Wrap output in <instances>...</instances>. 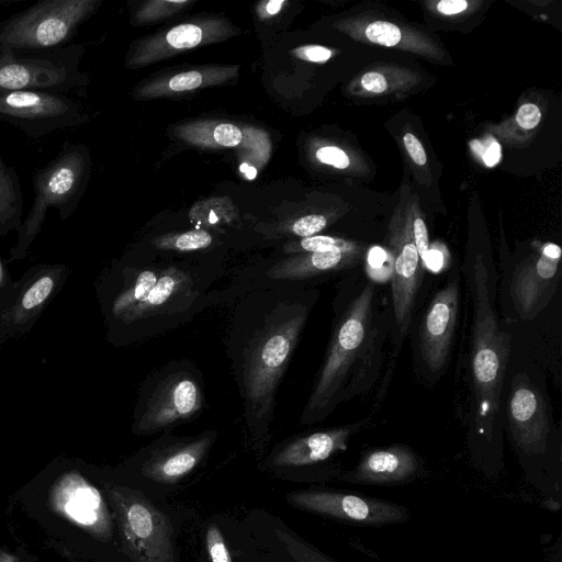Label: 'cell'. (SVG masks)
Listing matches in <instances>:
<instances>
[{"label": "cell", "mask_w": 562, "mask_h": 562, "mask_svg": "<svg viewBox=\"0 0 562 562\" xmlns=\"http://www.w3.org/2000/svg\"><path fill=\"white\" fill-rule=\"evenodd\" d=\"M238 66H203L149 80L133 91L136 100L176 97L184 92L218 86L237 76Z\"/></svg>", "instance_id": "d6986e66"}, {"label": "cell", "mask_w": 562, "mask_h": 562, "mask_svg": "<svg viewBox=\"0 0 562 562\" xmlns=\"http://www.w3.org/2000/svg\"><path fill=\"white\" fill-rule=\"evenodd\" d=\"M307 312L273 317L266 323L247 362L245 391L252 417L263 418L271 409L274 390L291 357Z\"/></svg>", "instance_id": "5b68a950"}, {"label": "cell", "mask_w": 562, "mask_h": 562, "mask_svg": "<svg viewBox=\"0 0 562 562\" xmlns=\"http://www.w3.org/2000/svg\"><path fill=\"white\" fill-rule=\"evenodd\" d=\"M316 159L323 164L334 166L338 169H345L350 161L347 154L335 146L321 147L316 151Z\"/></svg>", "instance_id": "836d02e7"}, {"label": "cell", "mask_w": 562, "mask_h": 562, "mask_svg": "<svg viewBox=\"0 0 562 562\" xmlns=\"http://www.w3.org/2000/svg\"><path fill=\"white\" fill-rule=\"evenodd\" d=\"M173 134L181 140L201 148H232L248 144L269 154V140L265 133L241 127L229 122L195 121L176 126Z\"/></svg>", "instance_id": "ac0fdd59"}, {"label": "cell", "mask_w": 562, "mask_h": 562, "mask_svg": "<svg viewBox=\"0 0 562 562\" xmlns=\"http://www.w3.org/2000/svg\"><path fill=\"white\" fill-rule=\"evenodd\" d=\"M13 282L10 271L0 256V299L12 288Z\"/></svg>", "instance_id": "b9f144b4"}, {"label": "cell", "mask_w": 562, "mask_h": 562, "mask_svg": "<svg viewBox=\"0 0 562 562\" xmlns=\"http://www.w3.org/2000/svg\"><path fill=\"white\" fill-rule=\"evenodd\" d=\"M286 4V0L261 1L256 5V13L260 20L265 21L277 15Z\"/></svg>", "instance_id": "f35d334b"}, {"label": "cell", "mask_w": 562, "mask_h": 562, "mask_svg": "<svg viewBox=\"0 0 562 562\" xmlns=\"http://www.w3.org/2000/svg\"><path fill=\"white\" fill-rule=\"evenodd\" d=\"M367 38L378 45L392 47L402 40L400 27L387 21L371 22L364 31Z\"/></svg>", "instance_id": "f546056e"}, {"label": "cell", "mask_w": 562, "mask_h": 562, "mask_svg": "<svg viewBox=\"0 0 562 562\" xmlns=\"http://www.w3.org/2000/svg\"><path fill=\"white\" fill-rule=\"evenodd\" d=\"M192 3V0H149L136 10L132 21L136 25L153 23L170 18Z\"/></svg>", "instance_id": "4316f807"}, {"label": "cell", "mask_w": 562, "mask_h": 562, "mask_svg": "<svg viewBox=\"0 0 562 562\" xmlns=\"http://www.w3.org/2000/svg\"><path fill=\"white\" fill-rule=\"evenodd\" d=\"M240 30L221 16H199L143 37L131 46L125 66L135 69L194 47L225 41Z\"/></svg>", "instance_id": "8fae6325"}, {"label": "cell", "mask_w": 562, "mask_h": 562, "mask_svg": "<svg viewBox=\"0 0 562 562\" xmlns=\"http://www.w3.org/2000/svg\"><path fill=\"white\" fill-rule=\"evenodd\" d=\"M100 0H42L0 23V52L34 54L67 46Z\"/></svg>", "instance_id": "277c9868"}, {"label": "cell", "mask_w": 562, "mask_h": 562, "mask_svg": "<svg viewBox=\"0 0 562 562\" xmlns=\"http://www.w3.org/2000/svg\"><path fill=\"white\" fill-rule=\"evenodd\" d=\"M547 562H562V536L559 535L555 541L547 551Z\"/></svg>", "instance_id": "7bdbcfd3"}, {"label": "cell", "mask_w": 562, "mask_h": 562, "mask_svg": "<svg viewBox=\"0 0 562 562\" xmlns=\"http://www.w3.org/2000/svg\"><path fill=\"white\" fill-rule=\"evenodd\" d=\"M65 263H37L0 299V342L30 333L70 274Z\"/></svg>", "instance_id": "ba28073f"}, {"label": "cell", "mask_w": 562, "mask_h": 562, "mask_svg": "<svg viewBox=\"0 0 562 562\" xmlns=\"http://www.w3.org/2000/svg\"><path fill=\"white\" fill-rule=\"evenodd\" d=\"M212 241V235L207 231L196 228L183 233L157 236L151 240V244L157 249L162 250L193 251L207 248Z\"/></svg>", "instance_id": "484cf974"}, {"label": "cell", "mask_w": 562, "mask_h": 562, "mask_svg": "<svg viewBox=\"0 0 562 562\" xmlns=\"http://www.w3.org/2000/svg\"><path fill=\"white\" fill-rule=\"evenodd\" d=\"M327 217L322 214H307L290 223L286 231L297 237H310L324 229Z\"/></svg>", "instance_id": "4dcf8cb0"}, {"label": "cell", "mask_w": 562, "mask_h": 562, "mask_svg": "<svg viewBox=\"0 0 562 562\" xmlns=\"http://www.w3.org/2000/svg\"><path fill=\"white\" fill-rule=\"evenodd\" d=\"M413 238L419 257L426 266V257L429 251V240L427 227L420 217H416L413 222Z\"/></svg>", "instance_id": "e575fe53"}, {"label": "cell", "mask_w": 562, "mask_h": 562, "mask_svg": "<svg viewBox=\"0 0 562 562\" xmlns=\"http://www.w3.org/2000/svg\"><path fill=\"white\" fill-rule=\"evenodd\" d=\"M53 501L61 514L92 535L111 537L112 521L102 496L77 472H68L57 481Z\"/></svg>", "instance_id": "9a60e30c"}, {"label": "cell", "mask_w": 562, "mask_h": 562, "mask_svg": "<svg viewBox=\"0 0 562 562\" xmlns=\"http://www.w3.org/2000/svg\"><path fill=\"white\" fill-rule=\"evenodd\" d=\"M189 277L181 270L170 268L165 270L147 295L130 308L119 322L131 323L153 314L166 305L178 292L189 289Z\"/></svg>", "instance_id": "7402d4cb"}, {"label": "cell", "mask_w": 562, "mask_h": 562, "mask_svg": "<svg viewBox=\"0 0 562 562\" xmlns=\"http://www.w3.org/2000/svg\"><path fill=\"white\" fill-rule=\"evenodd\" d=\"M128 555L135 562H175L169 517L138 491L108 488Z\"/></svg>", "instance_id": "8992f818"}, {"label": "cell", "mask_w": 562, "mask_h": 562, "mask_svg": "<svg viewBox=\"0 0 562 562\" xmlns=\"http://www.w3.org/2000/svg\"><path fill=\"white\" fill-rule=\"evenodd\" d=\"M201 405V391L193 379L188 375L169 378L149 400L137 427L142 431L162 429L192 417Z\"/></svg>", "instance_id": "2e32d148"}, {"label": "cell", "mask_w": 562, "mask_h": 562, "mask_svg": "<svg viewBox=\"0 0 562 562\" xmlns=\"http://www.w3.org/2000/svg\"><path fill=\"white\" fill-rule=\"evenodd\" d=\"M357 246L355 243L346 241L340 238L314 235L300 240L290 241L284 246V251L288 254H302L319 250H328L334 248H351Z\"/></svg>", "instance_id": "83f0119b"}, {"label": "cell", "mask_w": 562, "mask_h": 562, "mask_svg": "<svg viewBox=\"0 0 562 562\" xmlns=\"http://www.w3.org/2000/svg\"><path fill=\"white\" fill-rule=\"evenodd\" d=\"M10 2H11V0H0V7H1L2 4L10 3Z\"/></svg>", "instance_id": "f6af8a7d"}, {"label": "cell", "mask_w": 562, "mask_h": 562, "mask_svg": "<svg viewBox=\"0 0 562 562\" xmlns=\"http://www.w3.org/2000/svg\"><path fill=\"white\" fill-rule=\"evenodd\" d=\"M541 120V112L536 104H522L516 114V122L525 130L535 128Z\"/></svg>", "instance_id": "d590c367"}, {"label": "cell", "mask_w": 562, "mask_h": 562, "mask_svg": "<svg viewBox=\"0 0 562 562\" xmlns=\"http://www.w3.org/2000/svg\"><path fill=\"white\" fill-rule=\"evenodd\" d=\"M279 539L282 541L290 555L297 562H338L325 553L318 551L296 536L286 531H277Z\"/></svg>", "instance_id": "f1b7e54d"}, {"label": "cell", "mask_w": 562, "mask_h": 562, "mask_svg": "<svg viewBox=\"0 0 562 562\" xmlns=\"http://www.w3.org/2000/svg\"><path fill=\"white\" fill-rule=\"evenodd\" d=\"M468 8L465 0H441L437 4V10L446 15H452L464 11Z\"/></svg>", "instance_id": "ab89813d"}, {"label": "cell", "mask_w": 562, "mask_h": 562, "mask_svg": "<svg viewBox=\"0 0 562 562\" xmlns=\"http://www.w3.org/2000/svg\"><path fill=\"white\" fill-rule=\"evenodd\" d=\"M159 276L154 270H144L137 274L134 282L124 288L112 300L109 314L113 319L120 318L134 305L140 302L157 282Z\"/></svg>", "instance_id": "cb8c5ba5"}, {"label": "cell", "mask_w": 562, "mask_h": 562, "mask_svg": "<svg viewBox=\"0 0 562 562\" xmlns=\"http://www.w3.org/2000/svg\"><path fill=\"white\" fill-rule=\"evenodd\" d=\"M403 142L412 160L418 166L426 165L427 155L419 139L414 134L406 133L403 136Z\"/></svg>", "instance_id": "8d00e7d4"}, {"label": "cell", "mask_w": 562, "mask_h": 562, "mask_svg": "<svg viewBox=\"0 0 562 562\" xmlns=\"http://www.w3.org/2000/svg\"><path fill=\"white\" fill-rule=\"evenodd\" d=\"M482 158L484 164L487 167L495 166L499 159H501V146L497 142L493 140L487 148L485 149L484 154H482Z\"/></svg>", "instance_id": "60d3db41"}, {"label": "cell", "mask_w": 562, "mask_h": 562, "mask_svg": "<svg viewBox=\"0 0 562 562\" xmlns=\"http://www.w3.org/2000/svg\"><path fill=\"white\" fill-rule=\"evenodd\" d=\"M87 114L66 93L44 90L0 91V121L32 138L83 124Z\"/></svg>", "instance_id": "9c48e42d"}, {"label": "cell", "mask_w": 562, "mask_h": 562, "mask_svg": "<svg viewBox=\"0 0 562 562\" xmlns=\"http://www.w3.org/2000/svg\"><path fill=\"white\" fill-rule=\"evenodd\" d=\"M2 346H3V345L0 342V351H1V349H2Z\"/></svg>", "instance_id": "bcb514c9"}, {"label": "cell", "mask_w": 562, "mask_h": 562, "mask_svg": "<svg viewBox=\"0 0 562 562\" xmlns=\"http://www.w3.org/2000/svg\"><path fill=\"white\" fill-rule=\"evenodd\" d=\"M205 541L212 562H233L224 537L216 525H210L206 531Z\"/></svg>", "instance_id": "1f68e13d"}, {"label": "cell", "mask_w": 562, "mask_h": 562, "mask_svg": "<svg viewBox=\"0 0 562 562\" xmlns=\"http://www.w3.org/2000/svg\"><path fill=\"white\" fill-rule=\"evenodd\" d=\"M459 307V281L453 278L430 301L419 327V351L426 367L436 373L448 359Z\"/></svg>", "instance_id": "4fadbf2b"}, {"label": "cell", "mask_w": 562, "mask_h": 562, "mask_svg": "<svg viewBox=\"0 0 562 562\" xmlns=\"http://www.w3.org/2000/svg\"><path fill=\"white\" fill-rule=\"evenodd\" d=\"M85 47H65L34 54L0 52V91L44 90L68 93L87 83L79 69Z\"/></svg>", "instance_id": "52a82bcc"}, {"label": "cell", "mask_w": 562, "mask_h": 562, "mask_svg": "<svg viewBox=\"0 0 562 562\" xmlns=\"http://www.w3.org/2000/svg\"><path fill=\"white\" fill-rule=\"evenodd\" d=\"M362 87L370 92L373 93H382L387 88V82L385 77L378 71H369L366 72L361 77Z\"/></svg>", "instance_id": "74e56055"}, {"label": "cell", "mask_w": 562, "mask_h": 562, "mask_svg": "<svg viewBox=\"0 0 562 562\" xmlns=\"http://www.w3.org/2000/svg\"><path fill=\"white\" fill-rule=\"evenodd\" d=\"M288 502L299 509L356 526L381 527L406 522V507L350 491L305 490L290 493Z\"/></svg>", "instance_id": "30bf717a"}, {"label": "cell", "mask_w": 562, "mask_h": 562, "mask_svg": "<svg viewBox=\"0 0 562 562\" xmlns=\"http://www.w3.org/2000/svg\"><path fill=\"white\" fill-rule=\"evenodd\" d=\"M423 473L416 452L405 445H392L367 451L340 480L361 485L390 486L415 481Z\"/></svg>", "instance_id": "5bb4252c"}, {"label": "cell", "mask_w": 562, "mask_h": 562, "mask_svg": "<svg viewBox=\"0 0 562 562\" xmlns=\"http://www.w3.org/2000/svg\"><path fill=\"white\" fill-rule=\"evenodd\" d=\"M561 248L547 243L512 273L509 297L520 319L531 321L548 305L560 282Z\"/></svg>", "instance_id": "7c38bea8"}, {"label": "cell", "mask_w": 562, "mask_h": 562, "mask_svg": "<svg viewBox=\"0 0 562 562\" xmlns=\"http://www.w3.org/2000/svg\"><path fill=\"white\" fill-rule=\"evenodd\" d=\"M291 54L301 60L311 63H325L333 56L329 48L319 45L300 46L291 50Z\"/></svg>", "instance_id": "d6a6232c"}, {"label": "cell", "mask_w": 562, "mask_h": 562, "mask_svg": "<svg viewBox=\"0 0 562 562\" xmlns=\"http://www.w3.org/2000/svg\"><path fill=\"white\" fill-rule=\"evenodd\" d=\"M374 288L372 282L367 283L342 314L302 415L303 423L323 419L341 401L346 380L369 346Z\"/></svg>", "instance_id": "3957f363"}, {"label": "cell", "mask_w": 562, "mask_h": 562, "mask_svg": "<svg viewBox=\"0 0 562 562\" xmlns=\"http://www.w3.org/2000/svg\"><path fill=\"white\" fill-rule=\"evenodd\" d=\"M211 443L212 436L207 435L169 449L146 463L144 475L159 483H176L196 468Z\"/></svg>", "instance_id": "44dd1931"}, {"label": "cell", "mask_w": 562, "mask_h": 562, "mask_svg": "<svg viewBox=\"0 0 562 562\" xmlns=\"http://www.w3.org/2000/svg\"><path fill=\"white\" fill-rule=\"evenodd\" d=\"M236 214V209L227 198H212L195 203L189 217L192 223L200 226H217L229 223Z\"/></svg>", "instance_id": "d4e9b609"}, {"label": "cell", "mask_w": 562, "mask_h": 562, "mask_svg": "<svg viewBox=\"0 0 562 562\" xmlns=\"http://www.w3.org/2000/svg\"><path fill=\"white\" fill-rule=\"evenodd\" d=\"M91 158L80 143L65 142L58 154L45 167L33 173L34 199L29 214L16 231V241L9 261L22 260L40 234L47 211L57 210L66 221L77 209L88 184Z\"/></svg>", "instance_id": "7a4b0ae2"}, {"label": "cell", "mask_w": 562, "mask_h": 562, "mask_svg": "<svg viewBox=\"0 0 562 562\" xmlns=\"http://www.w3.org/2000/svg\"><path fill=\"white\" fill-rule=\"evenodd\" d=\"M0 562H22L15 555H12L5 551L0 550Z\"/></svg>", "instance_id": "ee69618b"}, {"label": "cell", "mask_w": 562, "mask_h": 562, "mask_svg": "<svg viewBox=\"0 0 562 562\" xmlns=\"http://www.w3.org/2000/svg\"><path fill=\"white\" fill-rule=\"evenodd\" d=\"M361 257L360 247L334 248L294 254L277 262L268 276L277 280H300L353 266Z\"/></svg>", "instance_id": "ffe728a7"}, {"label": "cell", "mask_w": 562, "mask_h": 562, "mask_svg": "<svg viewBox=\"0 0 562 562\" xmlns=\"http://www.w3.org/2000/svg\"><path fill=\"white\" fill-rule=\"evenodd\" d=\"M364 426V422L316 431L299 437L273 457L272 463L277 467H306L316 465L331 459L348 448L350 438Z\"/></svg>", "instance_id": "e0dca14e"}, {"label": "cell", "mask_w": 562, "mask_h": 562, "mask_svg": "<svg viewBox=\"0 0 562 562\" xmlns=\"http://www.w3.org/2000/svg\"><path fill=\"white\" fill-rule=\"evenodd\" d=\"M23 194L16 170L0 156V237L18 231L23 218Z\"/></svg>", "instance_id": "603a6c76"}, {"label": "cell", "mask_w": 562, "mask_h": 562, "mask_svg": "<svg viewBox=\"0 0 562 562\" xmlns=\"http://www.w3.org/2000/svg\"><path fill=\"white\" fill-rule=\"evenodd\" d=\"M473 301L471 374L474 426L471 456L490 477L503 467V443L496 419L509 358V336L499 327L495 310V274L479 257L468 273Z\"/></svg>", "instance_id": "6da1fadb"}]
</instances>
